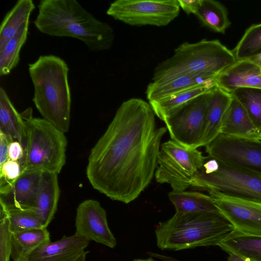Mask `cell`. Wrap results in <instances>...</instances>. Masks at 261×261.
I'll return each mask as SVG.
<instances>
[{
    "label": "cell",
    "mask_w": 261,
    "mask_h": 261,
    "mask_svg": "<svg viewBox=\"0 0 261 261\" xmlns=\"http://www.w3.org/2000/svg\"><path fill=\"white\" fill-rule=\"evenodd\" d=\"M24 171L20 162L9 159L0 166V193L9 190Z\"/></svg>",
    "instance_id": "32"
},
{
    "label": "cell",
    "mask_w": 261,
    "mask_h": 261,
    "mask_svg": "<svg viewBox=\"0 0 261 261\" xmlns=\"http://www.w3.org/2000/svg\"><path fill=\"white\" fill-rule=\"evenodd\" d=\"M42 173L25 170L9 190L0 193V206L7 210L33 209Z\"/></svg>",
    "instance_id": "14"
},
{
    "label": "cell",
    "mask_w": 261,
    "mask_h": 261,
    "mask_svg": "<svg viewBox=\"0 0 261 261\" xmlns=\"http://www.w3.org/2000/svg\"><path fill=\"white\" fill-rule=\"evenodd\" d=\"M60 195L58 174L43 172L33 210L45 228L50 223L57 211Z\"/></svg>",
    "instance_id": "20"
},
{
    "label": "cell",
    "mask_w": 261,
    "mask_h": 261,
    "mask_svg": "<svg viewBox=\"0 0 261 261\" xmlns=\"http://www.w3.org/2000/svg\"><path fill=\"white\" fill-rule=\"evenodd\" d=\"M90 241L76 233L45 242L33 251L26 261H72L85 250Z\"/></svg>",
    "instance_id": "15"
},
{
    "label": "cell",
    "mask_w": 261,
    "mask_h": 261,
    "mask_svg": "<svg viewBox=\"0 0 261 261\" xmlns=\"http://www.w3.org/2000/svg\"><path fill=\"white\" fill-rule=\"evenodd\" d=\"M237 61L232 51L218 40L185 42L175 48L170 58L156 66L152 80L160 83L193 74L216 76Z\"/></svg>",
    "instance_id": "5"
},
{
    "label": "cell",
    "mask_w": 261,
    "mask_h": 261,
    "mask_svg": "<svg viewBox=\"0 0 261 261\" xmlns=\"http://www.w3.org/2000/svg\"><path fill=\"white\" fill-rule=\"evenodd\" d=\"M75 233L88 240L114 248L117 241L111 232L107 221V213L100 203L87 199L76 208Z\"/></svg>",
    "instance_id": "13"
},
{
    "label": "cell",
    "mask_w": 261,
    "mask_h": 261,
    "mask_svg": "<svg viewBox=\"0 0 261 261\" xmlns=\"http://www.w3.org/2000/svg\"><path fill=\"white\" fill-rule=\"evenodd\" d=\"M25 155V145L17 140L10 142L8 147V159L20 162L24 167V169Z\"/></svg>",
    "instance_id": "34"
},
{
    "label": "cell",
    "mask_w": 261,
    "mask_h": 261,
    "mask_svg": "<svg viewBox=\"0 0 261 261\" xmlns=\"http://www.w3.org/2000/svg\"><path fill=\"white\" fill-rule=\"evenodd\" d=\"M230 93L241 103L254 124L261 130V89L238 88Z\"/></svg>",
    "instance_id": "30"
},
{
    "label": "cell",
    "mask_w": 261,
    "mask_h": 261,
    "mask_svg": "<svg viewBox=\"0 0 261 261\" xmlns=\"http://www.w3.org/2000/svg\"><path fill=\"white\" fill-rule=\"evenodd\" d=\"M214 87H197L159 100L150 101L149 103L155 115L162 121H164L172 112L197 97L210 92Z\"/></svg>",
    "instance_id": "26"
},
{
    "label": "cell",
    "mask_w": 261,
    "mask_h": 261,
    "mask_svg": "<svg viewBox=\"0 0 261 261\" xmlns=\"http://www.w3.org/2000/svg\"><path fill=\"white\" fill-rule=\"evenodd\" d=\"M232 98L230 92L217 86L211 92L201 146H206L220 134L225 113Z\"/></svg>",
    "instance_id": "18"
},
{
    "label": "cell",
    "mask_w": 261,
    "mask_h": 261,
    "mask_svg": "<svg viewBox=\"0 0 261 261\" xmlns=\"http://www.w3.org/2000/svg\"><path fill=\"white\" fill-rule=\"evenodd\" d=\"M0 132L10 141L17 140L26 146L24 121L2 86L0 88Z\"/></svg>",
    "instance_id": "21"
},
{
    "label": "cell",
    "mask_w": 261,
    "mask_h": 261,
    "mask_svg": "<svg viewBox=\"0 0 261 261\" xmlns=\"http://www.w3.org/2000/svg\"><path fill=\"white\" fill-rule=\"evenodd\" d=\"M211 91L174 111L164 119L171 140L189 148L201 146Z\"/></svg>",
    "instance_id": "10"
},
{
    "label": "cell",
    "mask_w": 261,
    "mask_h": 261,
    "mask_svg": "<svg viewBox=\"0 0 261 261\" xmlns=\"http://www.w3.org/2000/svg\"><path fill=\"white\" fill-rule=\"evenodd\" d=\"M209 158L261 174V140L220 134L205 146Z\"/></svg>",
    "instance_id": "11"
},
{
    "label": "cell",
    "mask_w": 261,
    "mask_h": 261,
    "mask_svg": "<svg viewBox=\"0 0 261 261\" xmlns=\"http://www.w3.org/2000/svg\"><path fill=\"white\" fill-rule=\"evenodd\" d=\"M26 133L25 170L59 174L66 163L65 133L43 118L32 116L29 108L21 113Z\"/></svg>",
    "instance_id": "6"
},
{
    "label": "cell",
    "mask_w": 261,
    "mask_h": 261,
    "mask_svg": "<svg viewBox=\"0 0 261 261\" xmlns=\"http://www.w3.org/2000/svg\"><path fill=\"white\" fill-rule=\"evenodd\" d=\"M35 6L32 0H18L6 13L0 27V51L20 28L30 22Z\"/></svg>",
    "instance_id": "23"
},
{
    "label": "cell",
    "mask_w": 261,
    "mask_h": 261,
    "mask_svg": "<svg viewBox=\"0 0 261 261\" xmlns=\"http://www.w3.org/2000/svg\"><path fill=\"white\" fill-rule=\"evenodd\" d=\"M207 192L219 212L234 229L261 236V202L230 196L216 190Z\"/></svg>",
    "instance_id": "12"
},
{
    "label": "cell",
    "mask_w": 261,
    "mask_h": 261,
    "mask_svg": "<svg viewBox=\"0 0 261 261\" xmlns=\"http://www.w3.org/2000/svg\"><path fill=\"white\" fill-rule=\"evenodd\" d=\"M3 208L7 214L10 230L12 233L45 228L39 216L33 209L7 210Z\"/></svg>",
    "instance_id": "31"
},
{
    "label": "cell",
    "mask_w": 261,
    "mask_h": 261,
    "mask_svg": "<svg viewBox=\"0 0 261 261\" xmlns=\"http://www.w3.org/2000/svg\"><path fill=\"white\" fill-rule=\"evenodd\" d=\"M218 246L228 254H236L248 261H261V236L234 229Z\"/></svg>",
    "instance_id": "22"
},
{
    "label": "cell",
    "mask_w": 261,
    "mask_h": 261,
    "mask_svg": "<svg viewBox=\"0 0 261 261\" xmlns=\"http://www.w3.org/2000/svg\"><path fill=\"white\" fill-rule=\"evenodd\" d=\"M10 142L7 136L0 132V166L8 159V147Z\"/></svg>",
    "instance_id": "36"
},
{
    "label": "cell",
    "mask_w": 261,
    "mask_h": 261,
    "mask_svg": "<svg viewBox=\"0 0 261 261\" xmlns=\"http://www.w3.org/2000/svg\"><path fill=\"white\" fill-rule=\"evenodd\" d=\"M28 66L35 107L42 118L64 133L68 132L71 97L67 63L58 56L48 55L40 56Z\"/></svg>",
    "instance_id": "3"
},
{
    "label": "cell",
    "mask_w": 261,
    "mask_h": 261,
    "mask_svg": "<svg viewBox=\"0 0 261 261\" xmlns=\"http://www.w3.org/2000/svg\"><path fill=\"white\" fill-rule=\"evenodd\" d=\"M166 127H157L149 103L123 101L91 149L86 168L92 187L113 200L129 203L151 182Z\"/></svg>",
    "instance_id": "1"
},
{
    "label": "cell",
    "mask_w": 261,
    "mask_h": 261,
    "mask_svg": "<svg viewBox=\"0 0 261 261\" xmlns=\"http://www.w3.org/2000/svg\"><path fill=\"white\" fill-rule=\"evenodd\" d=\"M234 229L219 212L175 214L160 222L155 233L157 246L174 251L200 246H218Z\"/></svg>",
    "instance_id": "4"
},
{
    "label": "cell",
    "mask_w": 261,
    "mask_h": 261,
    "mask_svg": "<svg viewBox=\"0 0 261 261\" xmlns=\"http://www.w3.org/2000/svg\"><path fill=\"white\" fill-rule=\"evenodd\" d=\"M180 8L187 14H195L200 0H177Z\"/></svg>",
    "instance_id": "35"
},
{
    "label": "cell",
    "mask_w": 261,
    "mask_h": 261,
    "mask_svg": "<svg viewBox=\"0 0 261 261\" xmlns=\"http://www.w3.org/2000/svg\"><path fill=\"white\" fill-rule=\"evenodd\" d=\"M219 167V162L218 161L207 156L201 169L204 173L210 174L216 172L218 169Z\"/></svg>",
    "instance_id": "37"
},
{
    "label": "cell",
    "mask_w": 261,
    "mask_h": 261,
    "mask_svg": "<svg viewBox=\"0 0 261 261\" xmlns=\"http://www.w3.org/2000/svg\"><path fill=\"white\" fill-rule=\"evenodd\" d=\"M207 158L197 148H189L169 140L161 145L155 180L170 185L173 191H186Z\"/></svg>",
    "instance_id": "7"
},
{
    "label": "cell",
    "mask_w": 261,
    "mask_h": 261,
    "mask_svg": "<svg viewBox=\"0 0 261 261\" xmlns=\"http://www.w3.org/2000/svg\"><path fill=\"white\" fill-rule=\"evenodd\" d=\"M232 51L237 61L261 54V22L249 27Z\"/></svg>",
    "instance_id": "29"
},
{
    "label": "cell",
    "mask_w": 261,
    "mask_h": 261,
    "mask_svg": "<svg viewBox=\"0 0 261 261\" xmlns=\"http://www.w3.org/2000/svg\"><path fill=\"white\" fill-rule=\"evenodd\" d=\"M215 77L208 74H193L181 75L163 82H152L147 86L146 97L150 102L197 87H214L216 86Z\"/></svg>",
    "instance_id": "17"
},
{
    "label": "cell",
    "mask_w": 261,
    "mask_h": 261,
    "mask_svg": "<svg viewBox=\"0 0 261 261\" xmlns=\"http://www.w3.org/2000/svg\"><path fill=\"white\" fill-rule=\"evenodd\" d=\"M168 197L177 213L219 212L210 195L194 191H172L169 192Z\"/></svg>",
    "instance_id": "24"
},
{
    "label": "cell",
    "mask_w": 261,
    "mask_h": 261,
    "mask_svg": "<svg viewBox=\"0 0 261 261\" xmlns=\"http://www.w3.org/2000/svg\"><path fill=\"white\" fill-rule=\"evenodd\" d=\"M49 241H50V234L47 228L12 233L11 257L13 261H26L33 251Z\"/></svg>",
    "instance_id": "25"
},
{
    "label": "cell",
    "mask_w": 261,
    "mask_h": 261,
    "mask_svg": "<svg viewBox=\"0 0 261 261\" xmlns=\"http://www.w3.org/2000/svg\"><path fill=\"white\" fill-rule=\"evenodd\" d=\"M38 8L34 23L43 34L78 39L93 51L109 49L113 44V29L75 0H41Z\"/></svg>",
    "instance_id": "2"
},
{
    "label": "cell",
    "mask_w": 261,
    "mask_h": 261,
    "mask_svg": "<svg viewBox=\"0 0 261 261\" xmlns=\"http://www.w3.org/2000/svg\"><path fill=\"white\" fill-rule=\"evenodd\" d=\"M247 60H249L251 62L254 63L261 68V54L251 57Z\"/></svg>",
    "instance_id": "39"
},
{
    "label": "cell",
    "mask_w": 261,
    "mask_h": 261,
    "mask_svg": "<svg viewBox=\"0 0 261 261\" xmlns=\"http://www.w3.org/2000/svg\"><path fill=\"white\" fill-rule=\"evenodd\" d=\"M215 82L229 92L238 88L261 89V68L247 59L237 61L217 75Z\"/></svg>",
    "instance_id": "16"
},
{
    "label": "cell",
    "mask_w": 261,
    "mask_h": 261,
    "mask_svg": "<svg viewBox=\"0 0 261 261\" xmlns=\"http://www.w3.org/2000/svg\"><path fill=\"white\" fill-rule=\"evenodd\" d=\"M227 261H248L244 258L233 253L229 254Z\"/></svg>",
    "instance_id": "38"
},
{
    "label": "cell",
    "mask_w": 261,
    "mask_h": 261,
    "mask_svg": "<svg viewBox=\"0 0 261 261\" xmlns=\"http://www.w3.org/2000/svg\"><path fill=\"white\" fill-rule=\"evenodd\" d=\"M89 251H83L72 261H86V256Z\"/></svg>",
    "instance_id": "40"
},
{
    "label": "cell",
    "mask_w": 261,
    "mask_h": 261,
    "mask_svg": "<svg viewBox=\"0 0 261 261\" xmlns=\"http://www.w3.org/2000/svg\"><path fill=\"white\" fill-rule=\"evenodd\" d=\"M219 162V168L215 172L206 174L199 170L193 178L191 187L261 202L260 174Z\"/></svg>",
    "instance_id": "8"
},
{
    "label": "cell",
    "mask_w": 261,
    "mask_h": 261,
    "mask_svg": "<svg viewBox=\"0 0 261 261\" xmlns=\"http://www.w3.org/2000/svg\"><path fill=\"white\" fill-rule=\"evenodd\" d=\"M220 134L261 140V130L254 124L241 103L233 96L225 113Z\"/></svg>",
    "instance_id": "19"
},
{
    "label": "cell",
    "mask_w": 261,
    "mask_h": 261,
    "mask_svg": "<svg viewBox=\"0 0 261 261\" xmlns=\"http://www.w3.org/2000/svg\"><path fill=\"white\" fill-rule=\"evenodd\" d=\"M29 22L23 25L0 51V75L9 74L20 61V53L29 34Z\"/></svg>",
    "instance_id": "28"
},
{
    "label": "cell",
    "mask_w": 261,
    "mask_h": 261,
    "mask_svg": "<svg viewBox=\"0 0 261 261\" xmlns=\"http://www.w3.org/2000/svg\"><path fill=\"white\" fill-rule=\"evenodd\" d=\"M195 15L203 25L217 33H225L231 23L225 7L214 0H200Z\"/></svg>",
    "instance_id": "27"
},
{
    "label": "cell",
    "mask_w": 261,
    "mask_h": 261,
    "mask_svg": "<svg viewBox=\"0 0 261 261\" xmlns=\"http://www.w3.org/2000/svg\"><path fill=\"white\" fill-rule=\"evenodd\" d=\"M133 261H155L151 258L146 259H134Z\"/></svg>",
    "instance_id": "41"
},
{
    "label": "cell",
    "mask_w": 261,
    "mask_h": 261,
    "mask_svg": "<svg viewBox=\"0 0 261 261\" xmlns=\"http://www.w3.org/2000/svg\"><path fill=\"white\" fill-rule=\"evenodd\" d=\"M177 0H117L112 3L107 15L133 26H165L178 15Z\"/></svg>",
    "instance_id": "9"
},
{
    "label": "cell",
    "mask_w": 261,
    "mask_h": 261,
    "mask_svg": "<svg viewBox=\"0 0 261 261\" xmlns=\"http://www.w3.org/2000/svg\"><path fill=\"white\" fill-rule=\"evenodd\" d=\"M12 233L6 211L0 207V261H10Z\"/></svg>",
    "instance_id": "33"
}]
</instances>
